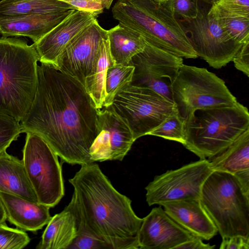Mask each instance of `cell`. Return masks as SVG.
Returning <instances> with one entry per match:
<instances>
[{
    "mask_svg": "<svg viewBox=\"0 0 249 249\" xmlns=\"http://www.w3.org/2000/svg\"><path fill=\"white\" fill-rule=\"evenodd\" d=\"M31 106L20 122L22 133L42 138L62 161L93 162L90 148L98 133V109L84 86L57 68L41 63Z\"/></svg>",
    "mask_w": 249,
    "mask_h": 249,
    "instance_id": "cell-1",
    "label": "cell"
},
{
    "mask_svg": "<svg viewBox=\"0 0 249 249\" xmlns=\"http://www.w3.org/2000/svg\"><path fill=\"white\" fill-rule=\"evenodd\" d=\"M74 188L71 200L79 222L110 249H138L142 218L131 201L113 186L97 164L81 165L69 179Z\"/></svg>",
    "mask_w": 249,
    "mask_h": 249,
    "instance_id": "cell-2",
    "label": "cell"
},
{
    "mask_svg": "<svg viewBox=\"0 0 249 249\" xmlns=\"http://www.w3.org/2000/svg\"><path fill=\"white\" fill-rule=\"evenodd\" d=\"M113 18L140 35L146 43L185 58L197 57L179 20L163 3L154 0H118Z\"/></svg>",
    "mask_w": 249,
    "mask_h": 249,
    "instance_id": "cell-3",
    "label": "cell"
},
{
    "mask_svg": "<svg viewBox=\"0 0 249 249\" xmlns=\"http://www.w3.org/2000/svg\"><path fill=\"white\" fill-rule=\"evenodd\" d=\"M38 57L33 45L14 37L0 38V113L20 122L34 99Z\"/></svg>",
    "mask_w": 249,
    "mask_h": 249,
    "instance_id": "cell-4",
    "label": "cell"
},
{
    "mask_svg": "<svg viewBox=\"0 0 249 249\" xmlns=\"http://www.w3.org/2000/svg\"><path fill=\"white\" fill-rule=\"evenodd\" d=\"M249 129V113L238 102L197 109L185 121L184 146L200 159L219 154Z\"/></svg>",
    "mask_w": 249,
    "mask_h": 249,
    "instance_id": "cell-5",
    "label": "cell"
},
{
    "mask_svg": "<svg viewBox=\"0 0 249 249\" xmlns=\"http://www.w3.org/2000/svg\"><path fill=\"white\" fill-rule=\"evenodd\" d=\"M200 201L222 238H249V195L234 175L213 171L202 186Z\"/></svg>",
    "mask_w": 249,
    "mask_h": 249,
    "instance_id": "cell-6",
    "label": "cell"
},
{
    "mask_svg": "<svg viewBox=\"0 0 249 249\" xmlns=\"http://www.w3.org/2000/svg\"><path fill=\"white\" fill-rule=\"evenodd\" d=\"M178 115L186 121L197 109L230 106L237 102L225 82L203 68L183 64L171 88Z\"/></svg>",
    "mask_w": 249,
    "mask_h": 249,
    "instance_id": "cell-7",
    "label": "cell"
},
{
    "mask_svg": "<svg viewBox=\"0 0 249 249\" xmlns=\"http://www.w3.org/2000/svg\"><path fill=\"white\" fill-rule=\"evenodd\" d=\"M26 134L22 160L28 179L38 202L54 207L65 194L58 156L40 136Z\"/></svg>",
    "mask_w": 249,
    "mask_h": 249,
    "instance_id": "cell-8",
    "label": "cell"
},
{
    "mask_svg": "<svg viewBox=\"0 0 249 249\" xmlns=\"http://www.w3.org/2000/svg\"><path fill=\"white\" fill-rule=\"evenodd\" d=\"M110 106L127 123L135 141L177 112L174 103L160 94L131 84L118 91Z\"/></svg>",
    "mask_w": 249,
    "mask_h": 249,
    "instance_id": "cell-9",
    "label": "cell"
},
{
    "mask_svg": "<svg viewBox=\"0 0 249 249\" xmlns=\"http://www.w3.org/2000/svg\"><path fill=\"white\" fill-rule=\"evenodd\" d=\"M201 0L194 18L179 20L197 56L210 66L220 69L232 61L242 43L231 37L217 21L208 14L210 6Z\"/></svg>",
    "mask_w": 249,
    "mask_h": 249,
    "instance_id": "cell-10",
    "label": "cell"
},
{
    "mask_svg": "<svg viewBox=\"0 0 249 249\" xmlns=\"http://www.w3.org/2000/svg\"><path fill=\"white\" fill-rule=\"evenodd\" d=\"M213 171L207 159L168 170L155 176L146 186V201L152 206L177 200H200L202 186Z\"/></svg>",
    "mask_w": 249,
    "mask_h": 249,
    "instance_id": "cell-11",
    "label": "cell"
},
{
    "mask_svg": "<svg viewBox=\"0 0 249 249\" xmlns=\"http://www.w3.org/2000/svg\"><path fill=\"white\" fill-rule=\"evenodd\" d=\"M129 65L134 67L131 85L150 89L173 103L171 88L183 65L182 57L146 44Z\"/></svg>",
    "mask_w": 249,
    "mask_h": 249,
    "instance_id": "cell-12",
    "label": "cell"
},
{
    "mask_svg": "<svg viewBox=\"0 0 249 249\" xmlns=\"http://www.w3.org/2000/svg\"><path fill=\"white\" fill-rule=\"evenodd\" d=\"M107 37V30L95 20L67 44L58 59L57 68L84 86L97 63L103 40Z\"/></svg>",
    "mask_w": 249,
    "mask_h": 249,
    "instance_id": "cell-13",
    "label": "cell"
},
{
    "mask_svg": "<svg viewBox=\"0 0 249 249\" xmlns=\"http://www.w3.org/2000/svg\"><path fill=\"white\" fill-rule=\"evenodd\" d=\"M135 141L127 123L110 106L98 110V133L89 150L93 162L122 160Z\"/></svg>",
    "mask_w": 249,
    "mask_h": 249,
    "instance_id": "cell-14",
    "label": "cell"
},
{
    "mask_svg": "<svg viewBox=\"0 0 249 249\" xmlns=\"http://www.w3.org/2000/svg\"><path fill=\"white\" fill-rule=\"evenodd\" d=\"M142 218L137 238L140 249H175L195 236L173 220L161 206Z\"/></svg>",
    "mask_w": 249,
    "mask_h": 249,
    "instance_id": "cell-15",
    "label": "cell"
},
{
    "mask_svg": "<svg viewBox=\"0 0 249 249\" xmlns=\"http://www.w3.org/2000/svg\"><path fill=\"white\" fill-rule=\"evenodd\" d=\"M98 16L99 15L94 13L74 11L40 40L33 43L38 61L57 68L58 59L67 44L84 28L97 19Z\"/></svg>",
    "mask_w": 249,
    "mask_h": 249,
    "instance_id": "cell-16",
    "label": "cell"
},
{
    "mask_svg": "<svg viewBox=\"0 0 249 249\" xmlns=\"http://www.w3.org/2000/svg\"><path fill=\"white\" fill-rule=\"evenodd\" d=\"M75 10L0 18V34L4 37H28L36 43Z\"/></svg>",
    "mask_w": 249,
    "mask_h": 249,
    "instance_id": "cell-17",
    "label": "cell"
},
{
    "mask_svg": "<svg viewBox=\"0 0 249 249\" xmlns=\"http://www.w3.org/2000/svg\"><path fill=\"white\" fill-rule=\"evenodd\" d=\"M160 206L173 220L195 237L209 240L218 232L200 200L174 201Z\"/></svg>",
    "mask_w": 249,
    "mask_h": 249,
    "instance_id": "cell-18",
    "label": "cell"
},
{
    "mask_svg": "<svg viewBox=\"0 0 249 249\" xmlns=\"http://www.w3.org/2000/svg\"><path fill=\"white\" fill-rule=\"evenodd\" d=\"M0 200L6 220L17 228L36 232L47 225L51 218L50 208L21 196L0 192Z\"/></svg>",
    "mask_w": 249,
    "mask_h": 249,
    "instance_id": "cell-19",
    "label": "cell"
},
{
    "mask_svg": "<svg viewBox=\"0 0 249 249\" xmlns=\"http://www.w3.org/2000/svg\"><path fill=\"white\" fill-rule=\"evenodd\" d=\"M208 14L238 42L249 40V6L237 0H218L211 5Z\"/></svg>",
    "mask_w": 249,
    "mask_h": 249,
    "instance_id": "cell-20",
    "label": "cell"
},
{
    "mask_svg": "<svg viewBox=\"0 0 249 249\" xmlns=\"http://www.w3.org/2000/svg\"><path fill=\"white\" fill-rule=\"evenodd\" d=\"M79 221L71 202L52 217L36 248L68 249L77 235Z\"/></svg>",
    "mask_w": 249,
    "mask_h": 249,
    "instance_id": "cell-21",
    "label": "cell"
},
{
    "mask_svg": "<svg viewBox=\"0 0 249 249\" xmlns=\"http://www.w3.org/2000/svg\"><path fill=\"white\" fill-rule=\"evenodd\" d=\"M0 192L17 195L38 202L22 160L8 154H0Z\"/></svg>",
    "mask_w": 249,
    "mask_h": 249,
    "instance_id": "cell-22",
    "label": "cell"
},
{
    "mask_svg": "<svg viewBox=\"0 0 249 249\" xmlns=\"http://www.w3.org/2000/svg\"><path fill=\"white\" fill-rule=\"evenodd\" d=\"M107 36L115 64L129 65L132 57L142 52L146 44L139 34L120 23L107 30Z\"/></svg>",
    "mask_w": 249,
    "mask_h": 249,
    "instance_id": "cell-23",
    "label": "cell"
},
{
    "mask_svg": "<svg viewBox=\"0 0 249 249\" xmlns=\"http://www.w3.org/2000/svg\"><path fill=\"white\" fill-rule=\"evenodd\" d=\"M207 160L213 171L233 175L249 169V129L222 152Z\"/></svg>",
    "mask_w": 249,
    "mask_h": 249,
    "instance_id": "cell-24",
    "label": "cell"
},
{
    "mask_svg": "<svg viewBox=\"0 0 249 249\" xmlns=\"http://www.w3.org/2000/svg\"><path fill=\"white\" fill-rule=\"evenodd\" d=\"M109 48L108 37L103 40L99 57L94 69L86 78L84 87L96 107L101 109L106 98L105 82L108 68L115 65Z\"/></svg>",
    "mask_w": 249,
    "mask_h": 249,
    "instance_id": "cell-25",
    "label": "cell"
},
{
    "mask_svg": "<svg viewBox=\"0 0 249 249\" xmlns=\"http://www.w3.org/2000/svg\"><path fill=\"white\" fill-rule=\"evenodd\" d=\"M76 10L61 0H1L0 18L23 15L46 14Z\"/></svg>",
    "mask_w": 249,
    "mask_h": 249,
    "instance_id": "cell-26",
    "label": "cell"
},
{
    "mask_svg": "<svg viewBox=\"0 0 249 249\" xmlns=\"http://www.w3.org/2000/svg\"><path fill=\"white\" fill-rule=\"evenodd\" d=\"M134 71V67L131 65L115 64L108 68L105 82L106 98L103 107L111 106L118 91L131 84Z\"/></svg>",
    "mask_w": 249,
    "mask_h": 249,
    "instance_id": "cell-27",
    "label": "cell"
},
{
    "mask_svg": "<svg viewBox=\"0 0 249 249\" xmlns=\"http://www.w3.org/2000/svg\"><path fill=\"white\" fill-rule=\"evenodd\" d=\"M148 135L176 141L184 145L185 142V121L178 112H175L166 118Z\"/></svg>",
    "mask_w": 249,
    "mask_h": 249,
    "instance_id": "cell-28",
    "label": "cell"
},
{
    "mask_svg": "<svg viewBox=\"0 0 249 249\" xmlns=\"http://www.w3.org/2000/svg\"><path fill=\"white\" fill-rule=\"evenodd\" d=\"M31 241L25 231L0 224V249H22Z\"/></svg>",
    "mask_w": 249,
    "mask_h": 249,
    "instance_id": "cell-29",
    "label": "cell"
},
{
    "mask_svg": "<svg viewBox=\"0 0 249 249\" xmlns=\"http://www.w3.org/2000/svg\"><path fill=\"white\" fill-rule=\"evenodd\" d=\"M21 132L20 122L13 117L0 113V154L5 152Z\"/></svg>",
    "mask_w": 249,
    "mask_h": 249,
    "instance_id": "cell-30",
    "label": "cell"
},
{
    "mask_svg": "<svg viewBox=\"0 0 249 249\" xmlns=\"http://www.w3.org/2000/svg\"><path fill=\"white\" fill-rule=\"evenodd\" d=\"M199 0H167L163 3L179 20L195 18L198 12Z\"/></svg>",
    "mask_w": 249,
    "mask_h": 249,
    "instance_id": "cell-31",
    "label": "cell"
},
{
    "mask_svg": "<svg viewBox=\"0 0 249 249\" xmlns=\"http://www.w3.org/2000/svg\"><path fill=\"white\" fill-rule=\"evenodd\" d=\"M68 249H110V248L105 242L89 233L79 222L77 235Z\"/></svg>",
    "mask_w": 249,
    "mask_h": 249,
    "instance_id": "cell-32",
    "label": "cell"
},
{
    "mask_svg": "<svg viewBox=\"0 0 249 249\" xmlns=\"http://www.w3.org/2000/svg\"><path fill=\"white\" fill-rule=\"evenodd\" d=\"M82 10L100 15L109 9L114 0H61Z\"/></svg>",
    "mask_w": 249,
    "mask_h": 249,
    "instance_id": "cell-33",
    "label": "cell"
},
{
    "mask_svg": "<svg viewBox=\"0 0 249 249\" xmlns=\"http://www.w3.org/2000/svg\"><path fill=\"white\" fill-rule=\"evenodd\" d=\"M235 67L249 76V40L244 43L232 60Z\"/></svg>",
    "mask_w": 249,
    "mask_h": 249,
    "instance_id": "cell-34",
    "label": "cell"
},
{
    "mask_svg": "<svg viewBox=\"0 0 249 249\" xmlns=\"http://www.w3.org/2000/svg\"><path fill=\"white\" fill-rule=\"evenodd\" d=\"M220 249H249V238L236 235L222 238Z\"/></svg>",
    "mask_w": 249,
    "mask_h": 249,
    "instance_id": "cell-35",
    "label": "cell"
},
{
    "mask_svg": "<svg viewBox=\"0 0 249 249\" xmlns=\"http://www.w3.org/2000/svg\"><path fill=\"white\" fill-rule=\"evenodd\" d=\"M215 247V245L205 244L202 239L195 236L193 239L177 246L175 249H213Z\"/></svg>",
    "mask_w": 249,
    "mask_h": 249,
    "instance_id": "cell-36",
    "label": "cell"
},
{
    "mask_svg": "<svg viewBox=\"0 0 249 249\" xmlns=\"http://www.w3.org/2000/svg\"><path fill=\"white\" fill-rule=\"evenodd\" d=\"M233 175L238 179L244 191L249 195V169L238 172Z\"/></svg>",
    "mask_w": 249,
    "mask_h": 249,
    "instance_id": "cell-37",
    "label": "cell"
},
{
    "mask_svg": "<svg viewBox=\"0 0 249 249\" xmlns=\"http://www.w3.org/2000/svg\"><path fill=\"white\" fill-rule=\"evenodd\" d=\"M6 216L3 205L0 200V224L5 222Z\"/></svg>",
    "mask_w": 249,
    "mask_h": 249,
    "instance_id": "cell-38",
    "label": "cell"
},
{
    "mask_svg": "<svg viewBox=\"0 0 249 249\" xmlns=\"http://www.w3.org/2000/svg\"><path fill=\"white\" fill-rule=\"evenodd\" d=\"M203 2L209 5H212L218 0H202ZM242 4L249 6V0H237Z\"/></svg>",
    "mask_w": 249,
    "mask_h": 249,
    "instance_id": "cell-39",
    "label": "cell"
},
{
    "mask_svg": "<svg viewBox=\"0 0 249 249\" xmlns=\"http://www.w3.org/2000/svg\"><path fill=\"white\" fill-rule=\"evenodd\" d=\"M154 0L157 1L158 2H160V3H164L167 1V0Z\"/></svg>",
    "mask_w": 249,
    "mask_h": 249,
    "instance_id": "cell-40",
    "label": "cell"
}]
</instances>
